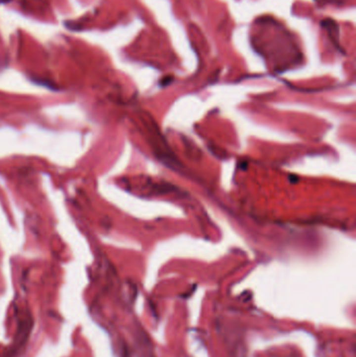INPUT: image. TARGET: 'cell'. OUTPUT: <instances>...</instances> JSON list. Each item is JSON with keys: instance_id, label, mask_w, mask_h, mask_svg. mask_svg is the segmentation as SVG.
<instances>
[{"instance_id": "6da1fadb", "label": "cell", "mask_w": 356, "mask_h": 357, "mask_svg": "<svg viewBox=\"0 0 356 357\" xmlns=\"http://www.w3.org/2000/svg\"><path fill=\"white\" fill-rule=\"evenodd\" d=\"M322 25L327 30V32L329 33L333 43L335 45H339V26H337V24L333 20L327 19L322 22Z\"/></svg>"}]
</instances>
